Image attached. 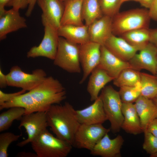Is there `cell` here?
<instances>
[{"label":"cell","mask_w":157,"mask_h":157,"mask_svg":"<svg viewBox=\"0 0 157 157\" xmlns=\"http://www.w3.org/2000/svg\"><path fill=\"white\" fill-rule=\"evenodd\" d=\"M48 127L56 137L73 146L75 134L80 124L76 110L69 103L51 105L46 112Z\"/></svg>","instance_id":"obj_1"},{"label":"cell","mask_w":157,"mask_h":157,"mask_svg":"<svg viewBox=\"0 0 157 157\" xmlns=\"http://www.w3.org/2000/svg\"><path fill=\"white\" fill-rule=\"evenodd\" d=\"M29 92L37 112H46L51 105L60 104L66 97L65 88L59 81L52 76L47 77Z\"/></svg>","instance_id":"obj_2"},{"label":"cell","mask_w":157,"mask_h":157,"mask_svg":"<svg viewBox=\"0 0 157 157\" xmlns=\"http://www.w3.org/2000/svg\"><path fill=\"white\" fill-rule=\"evenodd\" d=\"M149 10L136 8L118 12L112 17V33L121 36L126 32L141 28H149Z\"/></svg>","instance_id":"obj_3"},{"label":"cell","mask_w":157,"mask_h":157,"mask_svg":"<svg viewBox=\"0 0 157 157\" xmlns=\"http://www.w3.org/2000/svg\"><path fill=\"white\" fill-rule=\"evenodd\" d=\"M37 157H66L73 146L54 136L47 129L31 143Z\"/></svg>","instance_id":"obj_4"},{"label":"cell","mask_w":157,"mask_h":157,"mask_svg":"<svg viewBox=\"0 0 157 157\" xmlns=\"http://www.w3.org/2000/svg\"><path fill=\"white\" fill-rule=\"evenodd\" d=\"M100 95L108 120L110 123V130L113 133L119 132L124 120L122 102L119 92L109 85L105 86L102 90Z\"/></svg>","instance_id":"obj_5"},{"label":"cell","mask_w":157,"mask_h":157,"mask_svg":"<svg viewBox=\"0 0 157 157\" xmlns=\"http://www.w3.org/2000/svg\"><path fill=\"white\" fill-rule=\"evenodd\" d=\"M54 64L67 72H81L79 57V44L71 42L60 37Z\"/></svg>","instance_id":"obj_6"},{"label":"cell","mask_w":157,"mask_h":157,"mask_svg":"<svg viewBox=\"0 0 157 157\" xmlns=\"http://www.w3.org/2000/svg\"><path fill=\"white\" fill-rule=\"evenodd\" d=\"M41 21L44 28L43 38L38 45L34 46L30 49L27 57H43L53 60L57 53L60 37L58 30L42 17Z\"/></svg>","instance_id":"obj_7"},{"label":"cell","mask_w":157,"mask_h":157,"mask_svg":"<svg viewBox=\"0 0 157 157\" xmlns=\"http://www.w3.org/2000/svg\"><path fill=\"white\" fill-rule=\"evenodd\" d=\"M6 77L8 86L30 91L38 85L47 76L43 69H36L32 73L28 74L22 70L18 66L15 65L11 68Z\"/></svg>","instance_id":"obj_8"},{"label":"cell","mask_w":157,"mask_h":157,"mask_svg":"<svg viewBox=\"0 0 157 157\" xmlns=\"http://www.w3.org/2000/svg\"><path fill=\"white\" fill-rule=\"evenodd\" d=\"M110 130L102 124H80L75 134L73 146L90 151Z\"/></svg>","instance_id":"obj_9"},{"label":"cell","mask_w":157,"mask_h":157,"mask_svg":"<svg viewBox=\"0 0 157 157\" xmlns=\"http://www.w3.org/2000/svg\"><path fill=\"white\" fill-rule=\"evenodd\" d=\"M19 128L24 127L28 135L27 138L17 144L23 147L36 138L48 127L46 112L39 111L24 115L20 120Z\"/></svg>","instance_id":"obj_10"},{"label":"cell","mask_w":157,"mask_h":157,"mask_svg":"<svg viewBox=\"0 0 157 157\" xmlns=\"http://www.w3.org/2000/svg\"><path fill=\"white\" fill-rule=\"evenodd\" d=\"M100 44L91 41L79 44V57L83 71L79 84L83 83L99 64L101 57Z\"/></svg>","instance_id":"obj_11"},{"label":"cell","mask_w":157,"mask_h":157,"mask_svg":"<svg viewBox=\"0 0 157 157\" xmlns=\"http://www.w3.org/2000/svg\"><path fill=\"white\" fill-rule=\"evenodd\" d=\"M128 61L131 68L139 71L147 70L156 75L157 65V47L149 42Z\"/></svg>","instance_id":"obj_12"},{"label":"cell","mask_w":157,"mask_h":157,"mask_svg":"<svg viewBox=\"0 0 157 157\" xmlns=\"http://www.w3.org/2000/svg\"><path fill=\"white\" fill-rule=\"evenodd\" d=\"M124 140L120 135L110 139L108 133L105 134L90 151L91 154L102 157H120L121 150Z\"/></svg>","instance_id":"obj_13"},{"label":"cell","mask_w":157,"mask_h":157,"mask_svg":"<svg viewBox=\"0 0 157 157\" xmlns=\"http://www.w3.org/2000/svg\"><path fill=\"white\" fill-rule=\"evenodd\" d=\"M94 101L85 108L76 110V116L81 124H102L108 120L100 96Z\"/></svg>","instance_id":"obj_14"},{"label":"cell","mask_w":157,"mask_h":157,"mask_svg":"<svg viewBox=\"0 0 157 157\" xmlns=\"http://www.w3.org/2000/svg\"><path fill=\"white\" fill-rule=\"evenodd\" d=\"M19 10L12 8L0 16V40L5 39L8 33L27 27L26 19Z\"/></svg>","instance_id":"obj_15"},{"label":"cell","mask_w":157,"mask_h":157,"mask_svg":"<svg viewBox=\"0 0 157 157\" xmlns=\"http://www.w3.org/2000/svg\"><path fill=\"white\" fill-rule=\"evenodd\" d=\"M101 57L97 66L105 71L114 79L124 69L131 68L128 62L124 61L110 52L104 45L101 47Z\"/></svg>","instance_id":"obj_16"},{"label":"cell","mask_w":157,"mask_h":157,"mask_svg":"<svg viewBox=\"0 0 157 157\" xmlns=\"http://www.w3.org/2000/svg\"><path fill=\"white\" fill-rule=\"evenodd\" d=\"M90 41L104 45L113 34L112 18L104 15L88 26Z\"/></svg>","instance_id":"obj_17"},{"label":"cell","mask_w":157,"mask_h":157,"mask_svg":"<svg viewBox=\"0 0 157 157\" xmlns=\"http://www.w3.org/2000/svg\"><path fill=\"white\" fill-rule=\"evenodd\" d=\"M36 2L42 11L41 17L58 30L64 11L63 2L60 0H36Z\"/></svg>","instance_id":"obj_18"},{"label":"cell","mask_w":157,"mask_h":157,"mask_svg":"<svg viewBox=\"0 0 157 157\" xmlns=\"http://www.w3.org/2000/svg\"><path fill=\"white\" fill-rule=\"evenodd\" d=\"M112 53L124 61L128 62L139 50L128 43L121 37L113 34L104 45Z\"/></svg>","instance_id":"obj_19"},{"label":"cell","mask_w":157,"mask_h":157,"mask_svg":"<svg viewBox=\"0 0 157 157\" xmlns=\"http://www.w3.org/2000/svg\"><path fill=\"white\" fill-rule=\"evenodd\" d=\"M122 110L124 120L121 129L126 133L134 135L143 133L134 104L122 102Z\"/></svg>","instance_id":"obj_20"},{"label":"cell","mask_w":157,"mask_h":157,"mask_svg":"<svg viewBox=\"0 0 157 157\" xmlns=\"http://www.w3.org/2000/svg\"><path fill=\"white\" fill-rule=\"evenodd\" d=\"M135 108L139 115L143 132L149 124L157 117V106L152 99L141 95L135 101Z\"/></svg>","instance_id":"obj_21"},{"label":"cell","mask_w":157,"mask_h":157,"mask_svg":"<svg viewBox=\"0 0 157 157\" xmlns=\"http://www.w3.org/2000/svg\"><path fill=\"white\" fill-rule=\"evenodd\" d=\"M90 74L87 90L90 95V101H94L98 98L100 91L106 85L114 79L98 67L92 71Z\"/></svg>","instance_id":"obj_22"},{"label":"cell","mask_w":157,"mask_h":157,"mask_svg":"<svg viewBox=\"0 0 157 157\" xmlns=\"http://www.w3.org/2000/svg\"><path fill=\"white\" fill-rule=\"evenodd\" d=\"M58 32L60 37L77 44H83L90 41L88 26L85 24L81 26H61Z\"/></svg>","instance_id":"obj_23"},{"label":"cell","mask_w":157,"mask_h":157,"mask_svg":"<svg viewBox=\"0 0 157 157\" xmlns=\"http://www.w3.org/2000/svg\"><path fill=\"white\" fill-rule=\"evenodd\" d=\"M83 0H66L61 22V26L66 25H84L82 14Z\"/></svg>","instance_id":"obj_24"},{"label":"cell","mask_w":157,"mask_h":157,"mask_svg":"<svg viewBox=\"0 0 157 157\" xmlns=\"http://www.w3.org/2000/svg\"><path fill=\"white\" fill-rule=\"evenodd\" d=\"M120 36L139 51L150 42V29H137L125 33Z\"/></svg>","instance_id":"obj_25"},{"label":"cell","mask_w":157,"mask_h":157,"mask_svg":"<svg viewBox=\"0 0 157 157\" xmlns=\"http://www.w3.org/2000/svg\"><path fill=\"white\" fill-rule=\"evenodd\" d=\"M82 14L83 20L88 26L104 15L98 0H83Z\"/></svg>","instance_id":"obj_26"},{"label":"cell","mask_w":157,"mask_h":157,"mask_svg":"<svg viewBox=\"0 0 157 157\" xmlns=\"http://www.w3.org/2000/svg\"><path fill=\"white\" fill-rule=\"evenodd\" d=\"M141 95L153 99L157 96V77L145 73L140 72V80Z\"/></svg>","instance_id":"obj_27"},{"label":"cell","mask_w":157,"mask_h":157,"mask_svg":"<svg viewBox=\"0 0 157 157\" xmlns=\"http://www.w3.org/2000/svg\"><path fill=\"white\" fill-rule=\"evenodd\" d=\"M140 72L131 68L122 70L113 81V84L119 88L124 86H135L140 82Z\"/></svg>","instance_id":"obj_28"},{"label":"cell","mask_w":157,"mask_h":157,"mask_svg":"<svg viewBox=\"0 0 157 157\" xmlns=\"http://www.w3.org/2000/svg\"><path fill=\"white\" fill-rule=\"evenodd\" d=\"M0 114V132L8 129L15 120H20L24 115L25 110L18 106L11 107Z\"/></svg>","instance_id":"obj_29"},{"label":"cell","mask_w":157,"mask_h":157,"mask_svg":"<svg viewBox=\"0 0 157 157\" xmlns=\"http://www.w3.org/2000/svg\"><path fill=\"white\" fill-rule=\"evenodd\" d=\"M118 92L122 102H135L141 95L140 82L135 86L120 87Z\"/></svg>","instance_id":"obj_30"},{"label":"cell","mask_w":157,"mask_h":157,"mask_svg":"<svg viewBox=\"0 0 157 157\" xmlns=\"http://www.w3.org/2000/svg\"><path fill=\"white\" fill-rule=\"evenodd\" d=\"M104 15L112 18L119 12L122 0H98Z\"/></svg>","instance_id":"obj_31"},{"label":"cell","mask_w":157,"mask_h":157,"mask_svg":"<svg viewBox=\"0 0 157 157\" xmlns=\"http://www.w3.org/2000/svg\"><path fill=\"white\" fill-rule=\"evenodd\" d=\"M21 136L10 132L0 134V157H8L7 150L9 146L12 142L18 140Z\"/></svg>","instance_id":"obj_32"},{"label":"cell","mask_w":157,"mask_h":157,"mask_svg":"<svg viewBox=\"0 0 157 157\" xmlns=\"http://www.w3.org/2000/svg\"><path fill=\"white\" fill-rule=\"evenodd\" d=\"M143 133L144 135L143 149L150 155L157 152V137L147 130Z\"/></svg>","instance_id":"obj_33"},{"label":"cell","mask_w":157,"mask_h":157,"mask_svg":"<svg viewBox=\"0 0 157 157\" xmlns=\"http://www.w3.org/2000/svg\"><path fill=\"white\" fill-rule=\"evenodd\" d=\"M26 91L22 89L17 92L7 93L0 90V106L8 101L14 97L25 93Z\"/></svg>","instance_id":"obj_34"},{"label":"cell","mask_w":157,"mask_h":157,"mask_svg":"<svg viewBox=\"0 0 157 157\" xmlns=\"http://www.w3.org/2000/svg\"><path fill=\"white\" fill-rule=\"evenodd\" d=\"M31 0H11L6 6L12 7L15 9L19 10L26 8L28 5Z\"/></svg>","instance_id":"obj_35"},{"label":"cell","mask_w":157,"mask_h":157,"mask_svg":"<svg viewBox=\"0 0 157 157\" xmlns=\"http://www.w3.org/2000/svg\"><path fill=\"white\" fill-rule=\"evenodd\" d=\"M149 12L151 19L157 22V0H154Z\"/></svg>","instance_id":"obj_36"},{"label":"cell","mask_w":157,"mask_h":157,"mask_svg":"<svg viewBox=\"0 0 157 157\" xmlns=\"http://www.w3.org/2000/svg\"><path fill=\"white\" fill-rule=\"evenodd\" d=\"M146 130L157 137V119L156 118L152 120L149 124Z\"/></svg>","instance_id":"obj_37"},{"label":"cell","mask_w":157,"mask_h":157,"mask_svg":"<svg viewBox=\"0 0 157 157\" xmlns=\"http://www.w3.org/2000/svg\"><path fill=\"white\" fill-rule=\"evenodd\" d=\"M150 42L157 47V28L150 29Z\"/></svg>","instance_id":"obj_38"},{"label":"cell","mask_w":157,"mask_h":157,"mask_svg":"<svg viewBox=\"0 0 157 157\" xmlns=\"http://www.w3.org/2000/svg\"><path fill=\"white\" fill-rule=\"evenodd\" d=\"M7 86L8 82L6 75L4 74L1 69H0V88H6Z\"/></svg>","instance_id":"obj_39"},{"label":"cell","mask_w":157,"mask_h":157,"mask_svg":"<svg viewBox=\"0 0 157 157\" xmlns=\"http://www.w3.org/2000/svg\"><path fill=\"white\" fill-rule=\"evenodd\" d=\"M11 0H0V16L2 15L6 10L5 7Z\"/></svg>","instance_id":"obj_40"},{"label":"cell","mask_w":157,"mask_h":157,"mask_svg":"<svg viewBox=\"0 0 157 157\" xmlns=\"http://www.w3.org/2000/svg\"><path fill=\"white\" fill-rule=\"evenodd\" d=\"M154 0H140V3L141 5L147 9H149Z\"/></svg>","instance_id":"obj_41"},{"label":"cell","mask_w":157,"mask_h":157,"mask_svg":"<svg viewBox=\"0 0 157 157\" xmlns=\"http://www.w3.org/2000/svg\"><path fill=\"white\" fill-rule=\"evenodd\" d=\"M17 156L24 157H37L36 154H33L30 152H22L17 154Z\"/></svg>","instance_id":"obj_42"},{"label":"cell","mask_w":157,"mask_h":157,"mask_svg":"<svg viewBox=\"0 0 157 157\" xmlns=\"http://www.w3.org/2000/svg\"><path fill=\"white\" fill-rule=\"evenodd\" d=\"M129 1H134L138 2L139 3H140V0H122V3H123L124 2H125Z\"/></svg>","instance_id":"obj_43"},{"label":"cell","mask_w":157,"mask_h":157,"mask_svg":"<svg viewBox=\"0 0 157 157\" xmlns=\"http://www.w3.org/2000/svg\"><path fill=\"white\" fill-rule=\"evenodd\" d=\"M150 157H157V152L151 155H150Z\"/></svg>","instance_id":"obj_44"},{"label":"cell","mask_w":157,"mask_h":157,"mask_svg":"<svg viewBox=\"0 0 157 157\" xmlns=\"http://www.w3.org/2000/svg\"><path fill=\"white\" fill-rule=\"evenodd\" d=\"M152 99L157 106V99L155 98Z\"/></svg>","instance_id":"obj_45"},{"label":"cell","mask_w":157,"mask_h":157,"mask_svg":"<svg viewBox=\"0 0 157 157\" xmlns=\"http://www.w3.org/2000/svg\"><path fill=\"white\" fill-rule=\"evenodd\" d=\"M156 75L157 77V67H156Z\"/></svg>","instance_id":"obj_46"},{"label":"cell","mask_w":157,"mask_h":157,"mask_svg":"<svg viewBox=\"0 0 157 157\" xmlns=\"http://www.w3.org/2000/svg\"><path fill=\"white\" fill-rule=\"evenodd\" d=\"M61 1L64 2L66 0H60Z\"/></svg>","instance_id":"obj_47"},{"label":"cell","mask_w":157,"mask_h":157,"mask_svg":"<svg viewBox=\"0 0 157 157\" xmlns=\"http://www.w3.org/2000/svg\"><path fill=\"white\" fill-rule=\"evenodd\" d=\"M155 98L157 99V96H156V98Z\"/></svg>","instance_id":"obj_48"},{"label":"cell","mask_w":157,"mask_h":157,"mask_svg":"<svg viewBox=\"0 0 157 157\" xmlns=\"http://www.w3.org/2000/svg\"><path fill=\"white\" fill-rule=\"evenodd\" d=\"M156 119H157V118H156Z\"/></svg>","instance_id":"obj_49"}]
</instances>
